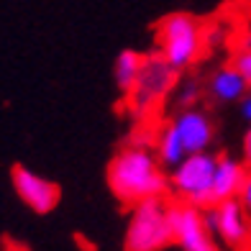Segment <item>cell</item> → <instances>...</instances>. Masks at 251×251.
<instances>
[{"label":"cell","instance_id":"19","mask_svg":"<svg viewBox=\"0 0 251 251\" xmlns=\"http://www.w3.org/2000/svg\"><path fill=\"white\" fill-rule=\"evenodd\" d=\"M236 49H251V33H244V36L238 39V47Z\"/></svg>","mask_w":251,"mask_h":251},{"label":"cell","instance_id":"10","mask_svg":"<svg viewBox=\"0 0 251 251\" xmlns=\"http://www.w3.org/2000/svg\"><path fill=\"white\" fill-rule=\"evenodd\" d=\"M251 85L246 82V77L236 70L233 64H221L218 70H213L208 82H205V98L210 100V105L226 108V105H238V100L246 95V90Z\"/></svg>","mask_w":251,"mask_h":251},{"label":"cell","instance_id":"6","mask_svg":"<svg viewBox=\"0 0 251 251\" xmlns=\"http://www.w3.org/2000/svg\"><path fill=\"white\" fill-rule=\"evenodd\" d=\"M169 221H172L175 246L179 251H221L223 246L213 236L205 208L185 200H169Z\"/></svg>","mask_w":251,"mask_h":251},{"label":"cell","instance_id":"15","mask_svg":"<svg viewBox=\"0 0 251 251\" xmlns=\"http://www.w3.org/2000/svg\"><path fill=\"white\" fill-rule=\"evenodd\" d=\"M231 64L246 77V82L251 85V49H236Z\"/></svg>","mask_w":251,"mask_h":251},{"label":"cell","instance_id":"1","mask_svg":"<svg viewBox=\"0 0 251 251\" xmlns=\"http://www.w3.org/2000/svg\"><path fill=\"white\" fill-rule=\"evenodd\" d=\"M110 195L126 208L149 198L169 195V172L162 167L154 149L146 144H126L110 156L105 167Z\"/></svg>","mask_w":251,"mask_h":251},{"label":"cell","instance_id":"13","mask_svg":"<svg viewBox=\"0 0 251 251\" xmlns=\"http://www.w3.org/2000/svg\"><path fill=\"white\" fill-rule=\"evenodd\" d=\"M141 64H144V51H136V49H121L116 59H113V82H116V90L123 98L133 90Z\"/></svg>","mask_w":251,"mask_h":251},{"label":"cell","instance_id":"16","mask_svg":"<svg viewBox=\"0 0 251 251\" xmlns=\"http://www.w3.org/2000/svg\"><path fill=\"white\" fill-rule=\"evenodd\" d=\"M238 116H241V121L244 123H249L251 126V87L246 90V95L238 100Z\"/></svg>","mask_w":251,"mask_h":251},{"label":"cell","instance_id":"9","mask_svg":"<svg viewBox=\"0 0 251 251\" xmlns=\"http://www.w3.org/2000/svg\"><path fill=\"white\" fill-rule=\"evenodd\" d=\"M172 121L182 136V144H185L187 154L210 151V146L215 141V123L208 116V110H202L200 105L182 108V110H175Z\"/></svg>","mask_w":251,"mask_h":251},{"label":"cell","instance_id":"7","mask_svg":"<svg viewBox=\"0 0 251 251\" xmlns=\"http://www.w3.org/2000/svg\"><path fill=\"white\" fill-rule=\"evenodd\" d=\"M205 218L223 249L241 251L251 244V215L238 198L221 200L205 208Z\"/></svg>","mask_w":251,"mask_h":251},{"label":"cell","instance_id":"5","mask_svg":"<svg viewBox=\"0 0 251 251\" xmlns=\"http://www.w3.org/2000/svg\"><path fill=\"white\" fill-rule=\"evenodd\" d=\"M215 167H218V154L213 151L187 154L169 172V192L175 195V200L192 202L198 208H210Z\"/></svg>","mask_w":251,"mask_h":251},{"label":"cell","instance_id":"3","mask_svg":"<svg viewBox=\"0 0 251 251\" xmlns=\"http://www.w3.org/2000/svg\"><path fill=\"white\" fill-rule=\"evenodd\" d=\"M123 246L126 251H167L175 246L167 198H149L133 205L126 223Z\"/></svg>","mask_w":251,"mask_h":251},{"label":"cell","instance_id":"18","mask_svg":"<svg viewBox=\"0 0 251 251\" xmlns=\"http://www.w3.org/2000/svg\"><path fill=\"white\" fill-rule=\"evenodd\" d=\"M241 159L251 167V126L246 128V133H244V139H241Z\"/></svg>","mask_w":251,"mask_h":251},{"label":"cell","instance_id":"14","mask_svg":"<svg viewBox=\"0 0 251 251\" xmlns=\"http://www.w3.org/2000/svg\"><path fill=\"white\" fill-rule=\"evenodd\" d=\"M202 95H205V85L202 82H198V79H185V82H177L175 93H172V102H175L177 110L192 108V105L200 102Z\"/></svg>","mask_w":251,"mask_h":251},{"label":"cell","instance_id":"8","mask_svg":"<svg viewBox=\"0 0 251 251\" xmlns=\"http://www.w3.org/2000/svg\"><path fill=\"white\" fill-rule=\"evenodd\" d=\"M10 182H13L18 200L36 215H49L51 210H56V205L62 200V190L56 182L41 177L39 172H33L24 164H13Z\"/></svg>","mask_w":251,"mask_h":251},{"label":"cell","instance_id":"17","mask_svg":"<svg viewBox=\"0 0 251 251\" xmlns=\"http://www.w3.org/2000/svg\"><path fill=\"white\" fill-rule=\"evenodd\" d=\"M238 200L244 202V208H246L249 215H251V169H249V177H246L244 187H241V195H238Z\"/></svg>","mask_w":251,"mask_h":251},{"label":"cell","instance_id":"21","mask_svg":"<svg viewBox=\"0 0 251 251\" xmlns=\"http://www.w3.org/2000/svg\"><path fill=\"white\" fill-rule=\"evenodd\" d=\"M249 169H251V167H249Z\"/></svg>","mask_w":251,"mask_h":251},{"label":"cell","instance_id":"4","mask_svg":"<svg viewBox=\"0 0 251 251\" xmlns=\"http://www.w3.org/2000/svg\"><path fill=\"white\" fill-rule=\"evenodd\" d=\"M156 49L177 72H187L202 49V26L190 13H169L156 24Z\"/></svg>","mask_w":251,"mask_h":251},{"label":"cell","instance_id":"12","mask_svg":"<svg viewBox=\"0 0 251 251\" xmlns=\"http://www.w3.org/2000/svg\"><path fill=\"white\" fill-rule=\"evenodd\" d=\"M154 151H156L159 162H162V167L167 169V172H172L182 159L187 156V149H185V144H182V136H179L172 118L159 128L156 141H154Z\"/></svg>","mask_w":251,"mask_h":251},{"label":"cell","instance_id":"2","mask_svg":"<svg viewBox=\"0 0 251 251\" xmlns=\"http://www.w3.org/2000/svg\"><path fill=\"white\" fill-rule=\"evenodd\" d=\"M179 75L172 64L164 59L162 51H146L144 54V64H141V72L139 79L128 95H126V110L133 121H144L149 113L164 102L169 95L175 93V87L179 82Z\"/></svg>","mask_w":251,"mask_h":251},{"label":"cell","instance_id":"11","mask_svg":"<svg viewBox=\"0 0 251 251\" xmlns=\"http://www.w3.org/2000/svg\"><path fill=\"white\" fill-rule=\"evenodd\" d=\"M246 177H249V164L244 159L231 154H218V167H215V179H213V205L241 195Z\"/></svg>","mask_w":251,"mask_h":251},{"label":"cell","instance_id":"20","mask_svg":"<svg viewBox=\"0 0 251 251\" xmlns=\"http://www.w3.org/2000/svg\"><path fill=\"white\" fill-rule=\"evenodd\" d=\"M249 18H251V8H249Z\"/></svg>","mask_w":251,"mask_h":251}]
</instances>
